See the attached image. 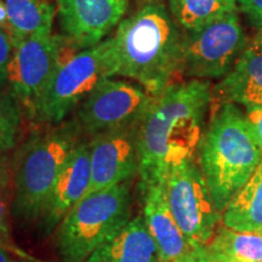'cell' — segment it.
I'll return each mask as SVG.
<instances>
[{
    "mask_svg": "<svg viewBox=\"0 0 262 262\" xmlns=\"http://www.w3.org/2000/svg\"><path fill=\"white\" fill-rule=\"evenodd\" d=\"M211 103L208 80L181 81L155 97L137 129L140 193L165 181L175 166L195 158Z\"/></svg>",
    "mask_w": 262,
    "mask_h": 262,
    "instance_id": "cell-1",
    "label": "cell"
},
{
    "mask_svg": "<svg viewBox=\"0 0 262 262\" xmlns=\"http://www.w3.org/2000/svg\"><path fill=\"white\" fill-rule=\"evenodd\" d=\"M110 40L112 78L135 81L153 97L183 81V31L164 0L140 5Z\"/></svg>",
    "mask_w": 262,
    "mask_h": 262,
    "instance_id": "cell-2",
    "label": "cell"
},
{
    "mask_svg": "<svg viewBox=\"0 0 262 262\" xmlns=\"http://www.w3.org/2000/svg\"><path fill=\"white\" fill-rule=\"evenodd\" d=\"M195 156L221 214L262 163L261 147L247 116L229 102L217 103Z\"/></svg>",
    "mask_w": 262,
    "mask_h": 262,
    "instance_id": "cell-3",
    "label": "cell"
},
{
    "mask_svg": "<svg viewBox=\"0 0 262 262\" xmlns=\"http://www.w3.org/2000/svg\"><path fill=\"white\" fill-rule=\"evenodd\" d=\"M85 139L73 119L33 131L11 158V215L37 222L45 199L72 152Z\"/></svg>",
    "mask_w": 262,
    "mask_h": 262,
    "instance_id": "cell-4",
    "label": "cell"
},
{
    "mask_svg": "<svg viewBox=\"0 0 262 262\" xmlns=\"http://www.w3.org/2000/svg\"><path fill=\"white\" fill-rule=\"evenodd\" d=\"M130 181L84 196L56 229L60 262H85L131 219Z\"/></svg>",
    "mask_w": 262,
    "mask_h": 262,
    "instance_id": "cell-5",
    "label": "cell"
},
{
    "mask_svg": "<svg viewBox=\"0 0 262 262\" xmlns=\"http://www.w3.org/2000/svg\"><path fill=\"white\" fill-rule=\"evenodd\" d=\"M111 73V40L85 49L55 71L39 100L33 122L50 126L63 123L85 97Z\"/></svg>",
    "mask_w": 262,
    "mask_h": 262,
    "instance_id": "cell-6",
    "label": "cell"
},
{
    "mask_svg": "<svg viewBox=\"0 0 262 262\" xmlns=\"http://www.w3.org/2000/svg\"><path fill=\"white\" fill-rule=\"evenodd\" d=\"M248 42L239 10L193 32H183V77L221 79L232 70Z\"/></svg>",
    "mask_w": 262,
    "mask_h": 262,
    "instance_id": "cell-7",
    "label": "cell"
},
{
    "mask_svg": "<svg viewBox=\"0 0 262 262\" xmlns=\"http://www.w3.org/2000/svg\"><path fill=\"white\" fill-rule=\"evenodd\" d=\"M165 182L170 209L189 245L206 247L220 227L222 216L196 159L175 166Z\"/></svg>",
    "mask_w": 262,
    "mask_h": 262,
    "instance_id": "cell-8",
    "label": "cell"
},
{
    "mask_svg": "<svg viewBox=\"0 0 262 262\" xmlns=\"http://www.w3.org/2000/svg\"><path fill=\"white\" fill-rule=\"evenodd\" d=\"M155 97L135 81L108 78L75 110L73 120L85 137L139 124Z\"/></svg>",
    "mask_w": 262,
    "mask_h": 262,
    "instance_id": "cell-9",
    "label": "cell"
},
{
    "mask_svg": "<svg viewBox=\"0 0 262 262\" xmlns=\"http://www.w3.org/2000/svg\"><path fill=\"white\" fill-rule=\"evenodd\" d=\"M55 71V33H35L14 45L6 70L5 90L18 101L29 119H34L39 100Z\"/></svg>",
    "mask_w": 262,
    "mask_h": 262,
    "instance_id": "cell-10",
    "label": "cell"
},
{
    "mask_svg": "<svg viewBox=\"0 0 262 262\" xmlns=\"http://www.w3.org/2000/svg\"><path fill=\"white\" fill-rule=\"evenodd\" d=\"M139 124L97 134L89 139L90 185L84 196L130 181L139 175Z\"/></svg>",
    "mask_w": 262,
    "mask_h": 262,
    "instance_id": "cell-11",
    "label": "cell"
},
{
    "mask_svg": "<svg viewBox=\"0 0 262 262\" xmlns=\"http://www.w3.org/2000/svg\"><path fill=\"white\" fill-rule=\"evenodd\" d=\"M129 5L130 0H56L58 26L62 34L85 50L110 37Z\"/></svg>",
    "mask_w": 262,
    "mask_h": 262,
    "instance_id": "cell-12",
    "label": "cell"
},
{
    "mask_svg": "<svg viewBox=\"0 0 262 262\" xmlns=\"http://www.w3.org/2000/svg\"><path fill=\"white\" fill-rule=\"evenodd\" d=\"M90 146L85 137L77 146L45 199L37 224L44 237H49L64 216L84 198L90 185Z\"/></svg>",
    "mask_w": 262,
    "mask_h": 262,
    "instance_id": "cell-13",
    "label": "cell"
},
{
    "mask_svg": "<svg viewBox=\"0 0 262 262\" xmlns=\"http://www.w3.org/2000/svg\"><path fill=\"white\" fill-rule=\"evenodd\" d=\"M214 97L217 103L262 108V33L248 42L232 70L221 78L212 91Z\"/></svg>",
    "mask_w": 262,
    "mask_h": 262,
    "instance_id": "cell-14",
    "label": "cell"
},
{
    "mask_svg": "<svg viewBox=\"0 0 262 262\" xmlns=\"http://www.w3.org/2000/svg\"><path fill=\"white\" fill-rule=\"evenodd\" d=\"M143 220L158 249L160 262H171L192 250L170 209L166 182L152 185L141 193Z\"/></svg>",
    "mask_w": 262,
    "mask_h": 262,
    "instance_id": "cell-15",
    "label": "cell"
},
{
    "mask_svg": "<svg viewBox=\"0 0 262 262\" xmlns=\"http://www.w3.org/2000/svg\"><path fill=\"white\" fill-rule=\"evenodd\" d=\"M85 262H160L158 249L142 216L131 219Z\"/></svg>",
    "mask_w": 262,
    "mask_h": 262,
    "instance_id": "cell-16",
    "label": "cell"
},
{
    "mask_svg": "<svg viewBox=\"0 0 262 262\" xmlns=\"http://www.w3.org/2000/svg\"><path fill=\"white\" fill-rule=\"evenodd\" d=\"M205 248L215 262H262V229L238 231L220 226Z\"/></svg>",
    "mask_w": 262,
    "mask_h": 262,
    "instance_id": "cell-17",
    "label": "cell"
},
{
    "mask_svg": "<svg viewBox=\"0 0 262 262\" xmlns=\"http://www.w3.org/2000/svg\"><path fill=\"white\" fill-rule=\"evenodd\" d=\"M222 224L238 231L262 229V163L226 206Z\"/></svg>",
    "mask_w": 262,
    "mask_h": 262,
    "instance_id": "cell-18",
    "label": "cell"
},
{
    "mask_svg": "<svg viewBox=\"0 0 262 262\" xmlns=\"http://www.w3.org/2000/svg\"><path fill=\"white\" fill-rule=\"evenodd\" d=\"M12 44L40 32H52L56 9L49 0H4Z\"/></svg>",
    "mask_w": 262,
    "mask_h": 262,
    "instance_id": "cell-19",
    "label": "cell"
},
{
    "mask_svg": "<svg viewBox=\"0 0 262 262\" xmlns=\"http://www.w3.org/2000/svg\"><path fill=\"white\" fill-rule=\"evenodd\" d=\"M168 9L183 32H193L238 10V0H168Z\"/></svg>",
    "mask_w": 262,
    "mask_h": 262,
    "instance_id": "cell-20",
    "label": "cell"
},
{
    "mask_svg": "<svg viewBox=\"0 0 262 262\" xmlns=\"http://www.w3.org/2000/svg\"><path fill=\"white\" fill-rule=\"evenodd\" d=\"M25 116L18 101L9 91L0 89V155H8L17 147Z\"/></svg>",
    "mask_w": 262,
    "mask_h": 262,
    "instance_id": "cell-21",
    "label": "cell"
},
{
    "mask_svg": "<svg viewBox=\"0 0 262 262\" xmlns=\"http://www.w3.org/2000/svg\"><path fill=\"white\" fill-rule=\"evenodd\" d=\"M11 201H12V185L11 175L5 176L0 180V245L8 249L11 254H16L18 258H34L31 255L26 254L21 249L15 247L11 241L10 232L9 216L11 214Z\"/></svg>",
    "mask_w": 262,
    "mask_h": 262,
    "instance_id": "cell-22",
    "label": "cell"
},
{
    "mask_svg": "<svg viewBox=\"0 0 262 262\" xmlns=\"http://www.w3.org/2000/svg\"><path fill=\"white\" fill-rule=\"evenodd\" d=\"M238 10L249 24L262 33V0H238Z\"/></svg>",
    "mask_w": 262,
    "mask_h": 262,
    "instance_id": "cell-23",
    "label": "cell"
},
{
    "mask_svg": "<svg viewBox=\"0 0 262 262\" xmlns=\"http://www.w3.org/2000/svg\"><path fill=\"white\" fill-rule=\"evenodd\" d=\"M14 52V44L6 33L0 29V89L5 90L6 70Z\"/></svg>",
    "mask_w": 262,
    "mask_h": 262,
    "instance_id": "cell-24",
    "label": "cell"
},
{
    "mask_svg": "<svg viewBox=\"0 0 262 262\" xmlns=\"http://www.w3.org/2000/svg\"><path fill=\"white\" fill-rule=\"evenodd\" d=\"M245 116L256 135L262 152V108H249L245 112Z\"/></svg>",
    "mask_w": 262,
    "mask_h": 262,
    "instance_id": "cell-25",
    "label": "cell"
},
{
    "mask_svg": "<svg viewBox=\"0 0 262 262\" xmlns=\"http://www.w3.org/2000/svg\"><path fill=\"white\" fill-rule=\"evenodd\" d=\"M171 262H215L208 254L205 247L193 248L191 251L185 254L183 256L176 258Z\"/></svg>",
    "mask_w": 262,
    "mask_h": 262,
    "instance_id": "cell-26",
    "label": "cell"
},
{
    "mask_svg": "<svg viewBox=\"0 0 262 262\" xmlns=\"http://www.w3.org/2000/svg\"><path fill=\"white\" fill-rule=\"evenodd\" d=\"M0 29H3V31L9 35L10 39H11L12 31H11V26H10V22H9L8 10H6L4 0H0Z\"/></svg>",
    "mask_w": 262,
    "mask_h": 262,
    "instance_id": "cell-27",
    "label": "cell"
},
{
    "mask_svg": "<svg viewBox=\"0 0 262 262\" xmlns=\"http://www.w3.org/2000/svg\"><path fill=\"white\" fill-rule=\"evenodd\" d=\"M11 175V158L8 155H0V180Z\"/></svg>",
    "mask_w": 262,
    "mask_h": 262,
    "instance_id": "cell-28",
    "label": "cell"
},
{
    "mask_svg": "<svg viewBox=\"0 0 262 262\" xmlns=\"http://www.w3.org/2000/svg\"><path fill=\"white\" fill-rule=\"evenodd\" d=\"M0 262H12L11 253L2 245H0Z\"/></svg>",
    "mask_w": 262,
    "mask_h": 262,
    "instance_id": "cell-29",
    "label": "cell"
},
{
    "mask_svg": "<svg viewBox=\"0 0 262 262\" xmlns=\"http://www.w3.org/2000/svg\"><path fill=\"white\" fill-rule=\"evenodd\" d=\"M12 262H40V261H38L37 258H29V260H27V258H18V260L12 258Z\"/></svg>",
    "mask_w": 262,
    "mask_h": 262,
    "instance_id": "cell-30",
    "label": "cell"
},
{
    "mask_svg": "<svg viewBox=\"0 0 262 262\" xmlns=\"http://www.w3.org/2000/svg\"><path fill=\"white\" fill-rule=\"evenodd\" d=\"M137 3H139L140 5H142V4H145V3H148V2H152V0H136Z\"/></svg>",
    "mask_w": 262,
    "mask_h": 262,
    "instance_id": "cell-31",
    "label": "cell"
}]
</instances>
